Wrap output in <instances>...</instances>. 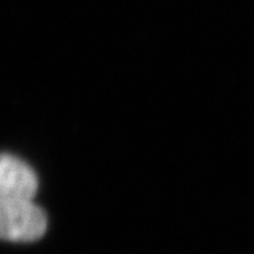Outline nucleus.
Wrapping results in <instances>:
<instances>
[{
  "instance_id": "nucleus-1",
  "label": "nucleus",
  "mask_w": 254,
  "mask_h": 254,
  "mask_svg": "<svg viewBox=\"0 0 254 254\" xmlns=\"http://www.w3.org/2000/svg\"><path fill=\"white\" fill-rule=\"evenodd\" d=\"M47 217L33 201L0 200V235L8 241H35L46 234Z\"/></svg>"
},
{
  "instance_id": "nucleus-2",
  "label": "nucleus",
  "mask_w": 254,
  "mask_h": 254,
  "mask_svg": "<svg viewBox=\"0 0 254 254\" xmlns=\"http://www.w3.org/2000/svg\"><path fill=\"white\" fill-rule=\"evenodd\" d=\"M38 178L29 165L12 154H3L0 164V200L31 201Z\"/></svg>"
}]
</instances>
